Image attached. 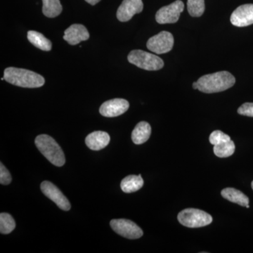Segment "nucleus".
<instances>
[{
	"instance_id": "f03ea898",
	"label": "nucleus",
	"mask_w": 253,
	"mask_h": 253,
	"mask_svg": "<svg viewBox=\"0 0 253 253\" xmlns=\"http://www.w3.org/2000/svg\"><path fill=\"white\" fill-rule=\"evenodd\" d=\"M4 78V81L10 84L24 88L41 87L45 83L44 78L41 75L23 68H6Z\"/></svg>"
},
{
	"instance_id": "393cba45",
	"label": "nucleus",
	"mask_w": 253,
	"mask_h": 253,
	"mask_svg": "<svg viewBox=\"0 0 253 253\" xmlns=\"http://www.w3.org/2000/svg\"><path fill=\"white\" fill-rule=\"evenodd\" d=\"M238 113L241 116L253 117V103H245L240 106L238 109Z\"/></svg>"
},
{
	"instance_id": "20e7f679",
	"label": "nucleus",
	"mask_w": 253,
	"mask_h": 253,
	"mask_svg": "<svg viewBox=\"0 0 253 253\" xmlns=\"http://www.w3.org/2000/svg\"><path fill=\"white\" fill-rule=\"evenodd\" d=\"M177 219L183 226L189 228L204 227L212 221L211 214L196 208L183 210L178 214Z\"/></svg>"
},
{
	"instance_id": "dca6fc26",
	"label": "nucleus",
	"mask_w": 253,
	"mask_h": 253,
	"mask_svg": "<svg viewBox=\"0 0 253 253\" xmlns=\"http://www.w3.org/2000/svg\"><path fill=\"white\" fill-rule=\"evenodd\" d=\"M221 196L230 202L246 207L249 205V199L246 194L234 188H226L221 192Z\"/></svg>"
},
{
	"instance_id": "4468645a",
	"label": "nucleus",
	"mask_w": 253,
	"mask_h": 253,
	"mask_svg": "<svg viewBox=\"0 0 253 253\" xmlns=\"http://www.w3.org/2000/svg\"><path fill=\"white\" fill-rule=\"evenodd\" d=\"M111 141L109 134L106 131H96L86 136L85 144L89 149L99 151L107 146Z\"/></svg>"
},
{
	"instance_id": "aec40b11",
	"label": "nucleus",
	"mask_w": 253,
	"mask_h": 253,
	"mask_svg": "<svg viewBox=\"0 0 253 253\" xmlns=\"http://www.w3.org/2000/svg\"><path fill=\"white\" fill-rule=\"evenodd\" d=\"M236 146L234 141L230 140L221 144L214 145V154L219 158H228L235 152Z\"/></svg>"
},
{
	"instance_id": "f257e3e1",
	"label": "nucleus",
	"mask_w": 253,
	"mask_h": 253,
	"mask_svg": "<svg viewBox=\"0 0 253 253\" xmlns=\"http://www.w3.org/2000/svg\"><path fill=\"white\" fill-rule=\"evenodd\" d=\"M235 78L228 71H220L202 76L198 80V89L206 94L220 92L232 87Z\"/></svg>"
},
{
	"instance_id": "bb28decb",
	"label": "nucleus",
	"mask_w": 253,
	"mask_h": 253,
	"mask_svg": "<svg viewBox=\"0 0 253 253\" xmlns=\"http://www.w3.org/2000/svg\"><path fill=\"white\" fill-rule=\"evenodd\" d=\"M193 88H194V89H198L197 82H194V83H193Z\"/></svg>"
},
{
	"instance_id": "b1692460",
	"label": "nucleus",
	"mask_w": 253,
	"mask_h": 253,
	"mask_svg": "<svg viewBox=\"0 0 253 253\" xmlns=\"http://www.w3.org/2000/svg\"><path fill=\"white\" fill-rule=\"evenodd\" d=\"M0 183L2 185H8L12 180L11 174L7 169L5 168L2 163H0Z\"/></svg>"
},
{
	"instance_id": "f3484780",
	"label": "nucleus",
	"mask_w": 253,
	"mask_h": 253,
	"mask_svg": "<svg viewBox=\"0 0 253 253\" xmlns=\"http://www.w3.org/2000/svg\"><path fill=\"white\" fill-rule=\"evenodd\" d=\"M144 186V179L141 174L129 175L125 177L121 183V189L126 194L136 192Z\"/></svg>"
},
{
	"instance_id": "9d476101",
	"label": "nucleus",
	"mask_w": 253,
	"mask_h": 253,
	"mask_svg": "<svg viewBox=\"0 0 253 253\" xmlns=\"http://www.w3.org/2000/svg\"><path fill=\"white\" fill-rule=\"evenodd\" d=\"M129 107V104L126 100L113 99L109 100L101 105L99 112L104 117H118L126 113Z\"/></svg>"
},
{
	"instance_id": "39448f33",
	"label": "nucleus",
	"mask_w": 253,
	"mask_h": 253,
	"mask_svg": "<svg viewBox=\"0 0 253 253\" xmlns=\"http://www.w3.org/2000/svg\"><path fill=\"white\" fill-rule=\"evenodd\" d=\"M127 59L131 64L146 71H158L164 66L161 58L142 50H133L128 55Z\"/></svg>"
},
{
	"instance_id": "c85d7f7f",
	"label": "nucleus",
	"mask_w": 253,
	"mask_h": 253,
	"mask_svg": "<svg viewBox=\"0 0 253 253\" xmlns=\"http://www.w3.org/2000/svg\"><path fill=\"white\" fill-rule=\"evenodd\" d=\"M246 208H250V206H249V205H248V206H246Z\"/></svg>"
},
{
	"instance_id": "1a4fd4ad",
	"label": "nucleus",
	"mask_w": 253,
	"mask_h": 253,
	"mask_svg": "<svg viewBox=\"0 0 253 253\" xmlns=\"http://www.w3.org/2000/svg\"><path fill=\"white\" fill-rule=\"evenodd\" d=\"M41 188L42 192L44 196L55 203L60 209L64 211H68L71 209V204L67 198L53 183L48 181H43Z\"/></svg>"
},
{
	"instance_id": "2eb2a0df",
	"label": "nucleus",
	"mask_w": 253,
	"mask_h": 253,
	"mask_svg": "<svg viewBox=\"0 0 253 253\" xmlns=\"http://www.w3.org/2000/svg\"><path fill=\"white\" fill-rule=\"evenodd\" d=\"M151 134V127L149 123L142 121L136 125L131 132V140L135 144H144L149 140Z\"/></svg>"
},
{
	"instance_id": "423d86ee",
	"label": "nucleus",
	"mask_w": 253,
	"mask_h": 253,
	"mask_svg": "<svg viewBox=\"0 0 253 253\" xmlns=\"http://www.w3.org/2000/svg\"><path fill=\"white\" fill-rule=\"evenodd\" d=\"M110 224L115 232L126 239H137L144 234L141 228L129 219H113Z\"/></svg>"
},
{
	"instance_id": "5701e85b",
	"label": "nucleus",
	"mask_w": 253,
	"mask_h": 253,
	"mask_svg": "<svg viewBox=\"0 0 253 253\" xmlns=\"http://www.w3.org/2000/svg\"><path fill=\"white\" fill-rule=\"evenodd\" d=\"M210 142L212 145H217L221 143L231 140L230 136L220 130H215L211 133L209 137Z\"/></svg>"
},
{
	"instance_id": "4be33fe9",
	"label": "nucleus",
	"mask_w": 253,
	"mask_h": 253,
	"mask_svg": "<svg viewBox=\"0 0 253 253\" xmlns=\"http://www.w3.org/2000/svg\"><path fill=\"white\" fill-rule=\"evenodd\" d=\"M206 6L204 0H188L187 9L193 17H200L204 14Z\"/></svg>"
},
{
	"instance_id": "0eeeda50",
	"label": "nucleus",
	"mask_w": 253,
	"mask_h": 253,
	"mask_svg": "<svg viewBox=\"0 0 253 253\" xmlns=\"http://www.w3.org/2000/svg\"><path fill=\"white\" fill-rule=\"evenodd\" d=\"M174 38L170 33L162 31L150 38L147 42L148 49L157 54H166L172 49Z\"/></svg>"
},
{
	"instance_id": "6e6552de",
	"label": "nucleus",
	"mask_w": 253,
	"mask_h": 253,
	"mask_svg": "<svg viewBox=\"0 0 253 253\" xmlns=\"http://www.w3.org/2000/svg\"><path fill=\"white\" fill-rule=\"evenodd\" d=\"M184 4L181 0H176L172 4L161 8L156 14V21L160 24L177 22L181 13L184 11Z\"/></svg>"
},
{
	"instance_id": "6ab92c4d",
	"label": "nucleus",
	"mask_w": 253,
	"mask_h": 253,
	"mask_svg": "<svg viewBox=\"0 0 253 253\" xmlns=\"http://www.w3.org/2000/svg\"><path fill=\"white\" fill-rule=\"evenodd\" d=\"M42 13L48 18H55L62 11L60 0H42Z\"/></svg>"
},
{
	"instance_id": "ddd939ff",
	"label": "nucleus",
	"mask_w": 253,
	"mask_h": 253,
	"mask_svg": "<svg viewBox=\"0 0 253 253\" xmlns=\"http://www.w3.org/2000/svg\"><path fill=\"white\" fill-rule=\"evenodd\" d=\"M89 33L85 26L81 24H73L64 32L63 39L71 45H76L82 41H87Z\"/></svg>"
},
{
	"instance_id": "a211bd4d",
	"label": "nucleus",
	"mask_w": 253,
	"mask_h": 253,
	"mask_svg": "<svg viewBox=\"0 0 253 253\" xmlns=\"http://www.w3.org/2000/svg\"><path fill=\"white\" fill-rule=\"evenodd\" d=\"M27 38L32 44L42 51H49L52 48L51 41L41 33L34 31H28Z\"/></svg>"
},
{
	"instance_id": "a878e982",
	"label": "nucleus",
	"mask_w": 253,
	"mask_h": 253,
	"mask_svg": "<svg viewBox=\"0 0 253 253\" xmlns=\"http://www.w3.org/2000/svg\"><path fill=\"white\" fill-rule=\"evenodd\" d=\"M85 1L91 5H95L99 3L101 0H85Z\"/></svg>"
},
{
	"instance_id": "f8f14e48",
	"label": "nucleus",
	"mask_w": 253,
	"mask_h": 253,
	"mask_svg": "<svg viewBox=\"0 0 253 253\" xmlns=\"http://www.w3.org/2000/svg\"><path fill=\"white\" fill-rule=\"evenodd\" d=\"M231 23L237 27H246L253 24V4L241 5L231 16Z\"/></svg>"
},
{
	"instance_id": "412c9836",
	"label": "nucleus",
	"mask_w": 253,
	"mask_h": 253,
	"mask_svg": "<svg viewBox=\"0 0 253 253\" xmlns=\"http://www.w3.org/2000/svg\"><path fill=\"white\" fill-rule=\"evenodd\" d=\"M16 227L14 218L9 213L1 212L0 214V232L2 234H9Z\"/></svg>"
},
{
	"instance_id": "7ed1b4c3",
	"label": "nucleus",
	"mask_w": 253,
	"mask_h": 253,
	"mask_svg": "<svg viewBox=\"0 0 253 253\" xmlns=\"http://www.w3.org/2000/svg\"><path fill=\"white\" fill-rule=\"evenodd\" d=\"M35 144L41 154L55 166L61 167L66 163L64 153L51 136L47 134L38 136Z\"/></svg>"
},
{
	"instance_id": "cd10ccee",
	"label": "nucleus",
	"mask_w": 253,
	"mask_h": 253,
	"mask_svg": "<svg viewBox=\"0 0 253 253\" xmlns=\"http://www.w3.org/2000/svg\"><path fill=\"white\" fill-rule=\"evenodd\" d=\"M251 186H252V189H253V181H252V183H251Z\"/></svg>"
},
{
	"instance_id": "9b49d317",
	"label": "nucleus",
	"mask_w": 253,
	"mask_h": 253,
	"mask_svg": "<svg viewBox=\"0 0 253 253\" xmlns=\"http://www.w3.org/2000/svg\"><path fill=\"white\" fill-rule=\"evenodd\" d=\"M144 9L142 0H123L117 11V18L121 22L129 21Z\"/></svg>"
}]
</instances>
